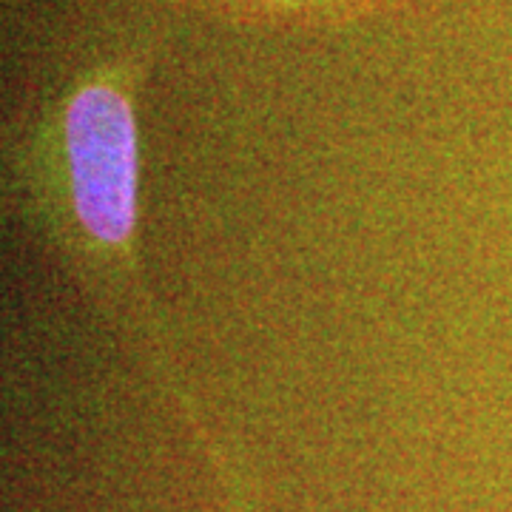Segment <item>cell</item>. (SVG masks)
<instances>
[{"mask_svg":"<svg viewBox=\"0 0 512 512\" xmlns=\"http://www.w3.org/2000/svg\"><path fill=\"white\" fill-rule=\"evenodd\" d=\"M165 37L168 20L148 3L72 23L3 126V188L23 231L171 387L183 376L140 239V109Z\"/></svg>","mask_w":512,"mask_h":512,"instance_id":"1","label":"cell"},{"mask_svg":"<svg viewBox=\"0 0 512 512\" xmlns=\"http://www.w3.org/2000/svg\"><path fill=\"white\" fill-rule=\"evenodd\" d=\"M168 9L256 32H333L382 20L419 0H163Z\"/></svg>","mask_w":512,"mask_h":512,"instance_id":"2","label":"cell"},{"mask_svg":"<svg viewBox=\"0 0 512 512\" xmlns=\"http://www.w3.org/2000/svg\"><path fill=\"white\" fill-rule=\"evenodd\" d=\"M168 396H171L174 404L180 407V413H183V419L188 421L191 433L197 436L200 447L205 450L208 464L214 467V478H217V484H220L222 490L225 512H259L254 495H251V487H248V481L239 473L237 461L228 456V450H225V444L220 441V436H217V433L208 427V421L200 416L197 402H194V393L185 387V382H180L168 390Z\"/></svg>","mask_w":512,"mask_h":512,"instance_id":"3","label":"cell"},{"mask_svg":"<svg viewBox=\"0 0 512 512\" xmlns=\"http://www.w3.org/2000/svg\"><path fill=\"white\" fill-rule=\"evenodd\" d=\"M12 3H37V0H12Z\"/></svg>","mask_w":512,"mask_h":512,"instance_id":"4","label":"cell"}]
</instances>
